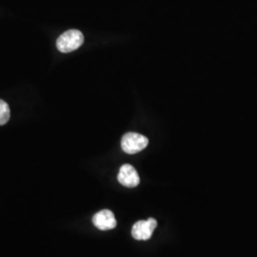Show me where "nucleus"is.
Masks as SVG:
<instances>
[{
    "label": "nucleus",
    "mask_w": 257,
    "mask_h": 257,
    "mask_svg": "<svg viewBox=\"0 0 257 257\" xmlns=\"http://www.w3.org/2000/svg\"><path fill=\"white\" fill-rule=\"evenodd\" d=\"M149 144V139L138 133H127L121 139L122 150L128 155H136Z\"/></svg>",
    "instance_id": "2"
},
{
    "label": "nucleus",
    "mask_w": 257,
    "mask_h": 257,
    "mask_svg": "<svg viewBox=\"0 0 257 257\" xmlns=\"http://www.w3.org/2000/svg\"><path fill=\"white\" fill-rule=\"evenodd\" d=\"M156 226H157V222L155 218L138 221L134 225L132 229V235L137 240L147 241L152 237L154 230H156Z\"/></svg>",
    "instance_id": "3"
},
{
    "label": "nucleus",
    "mask_w": 257,
    "mask_h": 257,
    "mask_svg": "<svg viewBox=\"0 0 257 257\" xmlns=\"http://www.w3.org/2000/svg\"><path fill=\"white\" fill-rule=\"evenodd\" d=\"M84 42V36L78 30H69L56 40V48L61 53H71L77 50Z\"/></svg>",
    "instance_id": "1"
},
{
    "label": "nucleus",
    "mask_w": 257,
    "mask_h": 257,
    "mask_svg": "<svg viewBox=\"0 0 257 257\" xmlns=\"http://www.w3.org/2000/svg\"><path fill=\"white\" fill-rule=\"evenodd\" d=\"M11 111L9 105L2 99H0V126L5 125L10 119Z\"/></svg>",
    "instance_id": "6"
},
{
    "label": "nucleus",
    "mask_w": 257,
    "mask_h": 257,
    "mask_svg": "<svg viewBox=\"0 0 257 257\" xmlns=\"http://www.w3.org/2000/svg\"><path fill=\"white\" fill-rule=\"evenodd\" d=\"M117 179L122 186L127 188H136L140 183V178L137 170L130 164L121 166Z\"/></svg>",
    "instance_id": "4"
},
{
    "label": "nucleus",
    "mask_w": 257,
    "mask_h": 257,
    "mask_svg": "<svg viewBox=\"0 0 257 257\" xmlns=\"http://www.w3.org/2000/svg\"><path fill=\"white\" fill-rule=\"evenodd\" d=\"M93 225L101 230H112L116 227V219L112 211L109 210H102L95 213L92 217Z\"/></svg>",
    "instance_id": "5"
}]
</instances>
